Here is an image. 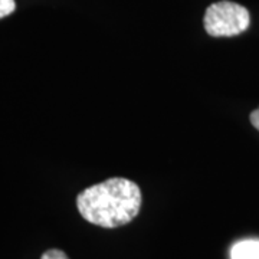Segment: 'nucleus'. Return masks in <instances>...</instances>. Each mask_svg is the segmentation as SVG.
<instances>
[{
    "label": "nucleus",
    "mask_w": 259,
    "mask_h": 259,
    "mask_svg": "<svg viewBox=\"0 0 259 259\" xmlns=\"http://www.w3.org/2000/svg\"><path fill=\"white\" fill-rule=\"evenodd\" d=\"M141 202L139 185L124 177H112L90 186L76 197V206L83 219L108 229L131 222L140 213Z\"/></svg>",
    "instance_id": "f257e3e1"
},
{
    "label": "nucleus",
    "mask_w": 259,
    "mask_h": 259,
    "mask_svg": "<svg viewBox=\"0 0 259 259\" xmlns=\"http://www.w3.org/2000/svg\"><path fill=\"white\" fill-rule=\"evenodd\" d=\"M249 12L235 2H216L210 5L203 18L204 30L213 37L238 36L249 28Z\"/></svg>",
    "instance_id": "f03ea898"
},
{
    "label": "nucleus",
    "mask_w": 259,
    "mask_h": 259,
    "mask_svg": "<svg viewBox=\"0 0 259 259\" xmlns=\"http://www.w3.org/2000/svg\"><path fill=\"white\" fill-rule=\"evenodd\" d=\"M231 259H259V241L245 239L232 246Z\"/></svg>",
    "instance_id": "7ed1b4c3"
},
{
    "label": "nucleus",
    "mask_w": 259,
    "mask_h": 259,
    "mask_svg": "<svg viewBox=\"0 0 259 259\" xmlns=\"http://www.w3.org/2000/svg\"><path fill=\"white\" fill-rule=\"evenodd\" d=\"M15 9H16L15 0H0V19L12 15Z\"/></svg>",
    "instance_id": "20e7f679"
},
{
    "label": "nucleus",
    "mask_w": 259,
    "mask_h": 259,
    "mask_svg": "<svg viewBox=\"0 0 259 259\" xmlns=\"http://www.w3.org/2000/svg\"><path fill=\"white\" fill-rule=\"evenodd\" d=\"M40 259H69L66 256V253L62 252V250L59 249H49L47 250L44 255H42V258Z\"/></svg>",
    "instance_id": "39448f33"
},
{
    "label": "nucleus",
    "mask_w": 259,
    "mask_h": 259,
    "mask_svg": "<svg viewBox=\"0 0 259 259\" xmlns=\"http://www.w3.org/2000/svg\"><path fill=\"white\" fill-rule=\"evenodd\" d=\"M249 118H250V122H252V125L259 131V108L258 110H255V111L250 112Z\"/></svg>",
    "instance_id": "423d86ee"
}]
</instances>
